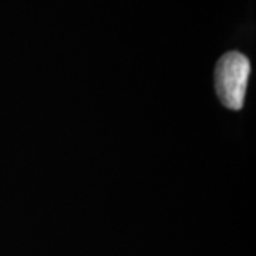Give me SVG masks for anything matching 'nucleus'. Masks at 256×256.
Masks as SVG:
<instances>
[{
    "instance_id": "obj_1",
    "label": "nucleus",
    "mask_w": 256,
    "mask_h": 256,
    "mask_svg": "<svg viewBox=\"0 0 256 256\" xmlns=\"http://www.w3.org/2000/svg\"><path fill=\"white\" fill-rule=\"evenodd\" d=\"M250 64L246 56L230 52L220 57L215 68V88L229 110H240L245 101Z\"/></svg>"
}]
</instances>
